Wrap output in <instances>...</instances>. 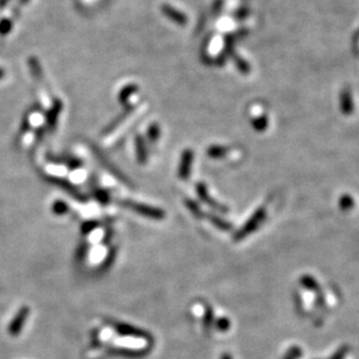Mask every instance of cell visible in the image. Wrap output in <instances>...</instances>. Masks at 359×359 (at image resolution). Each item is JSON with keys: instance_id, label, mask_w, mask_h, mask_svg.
Returning <instances> with one entry per match:
<instances>
[{"instance_id": "6da1fadb", "label": "cell", "mask_w": 359, "mask_h": 359, "mask_svg": "<svg viewBox=\"0 0 359 359\" xmlns=\"http://www.w3.org/2000/svg\"><path fill=\"white\" fill-rule=\"evenodd\" d=\"M120 205L124 206V207H127L129 209H132V211L141 214V215L151 217V219H162V217H164L163 211H160V209H158V208L150 207V206L134 203V201H130V200L120 201Z\"/></svg>"}, {"instance_id": "52a82bcc", "label": "cell", "mask_w": 359, "mask_h": 359, "mask_svg": "<svg viewBox=\"0 0 359 359\" xmlns=\"http://www.w3.org/2000/svg\"><path fill=\"white\" fill-rule=\"evenodd\" d=\"M62 108H63L62 102H60V100H55L54 105H52V108L47 114V124L50 130H52V128H55L56 122H57V118L60 111H62Z\"/></svg>"}, {"instance_id": "3957f363", "label": "cell", "mask_w": 359, "mask_h": 359, "mask_svg": "<svg viewBox=\"0 0 359 359\" xmlns=\"http://www.w3.org/2000/svg\"><path fill=\"white\" fill-rule=\"evenodd\" d=\"M113 329L115 330L118 335H121V336H126V337H143L147 338L148 335L142 332V330L136 329L134 327L126 324V323H119V322H114V323H112Z\"/></svg>"}, {"instance_id": "2e32d148", "label": "cell", "mask_w": 359, "mask_h": 359, "mask_svg": "<svg viewBox=\"0 0 359 359\" xmlns=\"http://www.w3.org/2000/svg\"><path fill=\"white\" fill-rule=\"evenodd\" d=\"M228 152V149L224 147H209L207 150V154L209 157H212V158H222V157L225 156V154Z\"/></svg>"}, {"instance_id": "30bf717a", "label": "cell", "mask_w": 359, "mask_h": 359, "mask_svg": "<svg viewBox=\"0 0 359 359\" xmlns=\"http://www.w3.org/2000/svg\"><path fill=\"white\" fill-rule=\"evenodd\" d=\"M341 110L344 114H351L353 110L352 98L349 93V91H343L341 93Z\"/></svg>"}, {"instance_id": "603a6c76", "label": "cell", "mask_w": 359, "mask_h": 359, "mask_svg": "<svg viewBox=\"0 0 359 359\" xmlns=\"http://www.w3.org/2000/svg\"><path fill=\"white\" fill-rule=\"evenodd\" d=\"M5 77V71L3 70V69H0V79H3Z\"/></svg>"}, {"instance_id": "ffe728a7", "label": "cell", "mask_w": 359, "mask_h": 359, "mask_svg": "<svg viewBox=\"0 0 359 359\" xmlns=\"http://www.w3.org/2000/svg\"><path fill=\"white\" fill-rule=\"evenodd\" d=\"M12 29V22L9 19H4L0 21V34L6 35L9 34Z\"/></svg>"}, {"instance_id": "8fae6325", "label": "cell", "mask_w": 359, "mask_h": 359, "mask_svg": "<svg viewBox=\"0 0 359 359\" xmlns=\"http://www.w3.org/2000/svg\"><path fill=\"white\" fill-rule=\"evenodd\" d=\"M88 250H90V244L85 241L82 242V243L78 245V248L76 250V253H75V259L78 264H82L83 262L86 259Z\"/></svg>"}, {"instance_id": "7a4b0ae2", "label": "cell", "mask_w": 359, "mask_h": 359, "mask_svg": "<svg viewBox=\"0 0 359 359\" xmlns=\"http://www.w3.org/2000/svg\"><path fill=\"white\" fill-rule=\"evenodd\" d=\"M29 314H30V308L28 307V306H22V307L18 310V313L15 314V316L13 317V320L11 321L9 327V333L11 336L13 337L19 336L23 328V325L26 323V321L28 320Z\"/></svg>"}, {"instance_id": "5b68a950", "label": "cell", "mask_w": 359, "mask_h": 359, "mask_svg": "<svg viewBox=\"0 0 359 359\" xmlns=\"http://www.w3.org/2000/svg\"><path fill=\"white\" fill-rule=\"evenodd\" d=\"M162 12L164 15H167L169 19L178 23V25H185L187 22L186 15L181 13L178 10L173 9L170 5H162Z\"/></svg>"}, {"instance_id": "ac0fdd59", "label": "cell", "mask_w": 359, "mask_h": 359, "mask_svg": "<svg viewBox=\"0 0 359 359\" xmlns=\"http://www.w3.org/2000/svg\"><path fill=\"white\" fill-rule=\"evenodd\" d=\"M94 195L96 198V200H98L102 205H107L111 201V195L108 194L106 191H104V189H96L94 192Z\"/></svg>"}, {"instance_id": "9a60e30c", "label": "cell", "mask_w": 359, "mask_h": 359, "mask_svg": "<svg viewBox=\"0 0 359 359\" xmlns=\"http://www.w3.org/2000/svg\"><path fill=\"white\" fill-rule=\"evenodd\" d=\"M99 227V222L95 220H91V221H85V222H83L80 224V234L82 235H88V234H91L92 232L94 231Z\"/></svg>"}, {"instance_id": "277c9868", "label": "cell", "mask_w": 359, "mask_h": 359, "mask_svg": "<svg viewBox=\"0 0 359 359\" xmlns=\"http://www.w3.org/2000/svg\"><path fill=\"white\" fill-rule=\"evenodd\" d=\"M49 181L52 184L57 185V186L60 187L62 189H64V191H66L67 193H69V195L74 197L75 199H77L79 201H85L86 200V198L84 197L83 194H80V192L78 191V189L76 188L75 186H72L70 183H68L67 180L55 178V177H54V178H49Z\"/></svg>"}, {"instance_id": "d6986e66", "label": "cell", "mask_w": 359, "mask_h": 359, "mask_svg": "<svg viewBox=\"0 0 359 359\" xmlns=\"http://www.w3.org/2000/svg\"><path fill=\"white\" fill-rule=\"evenodd\" d=\"M268 124H269V121L266 120V118H259V119H255L252 121L253 128H255L256 130H259V132L264 130Z\"/></svg>"}, {"instance_id": "9c48e42d", "label": "cell", "mask_w": 359, "mask_h": 359, "mask_svg": "<svg viewBox=\"0 0 359 359\" xmlns=\"http://www.w3.org/2000/svg\"><path fill=\"white\" fill-rule=\"evenodd\" d=\"M136 154H137V159L141 164L146 163L148 159V152L146 149V143H144V140L141 136L136 137Z\"/></svg>"}, {"instance_id": "ba28073f", "label": "cell", "mask_w": 359, "mask_h": 359, "mask_svg": "<svg viewBox=\"0 0 359 359\" xmlns=\"http://www.w3.org/2000/svg\"><path fill=\"white\" fill-rule=\"evenodd\" d=\"M116 252H118V250H116L115 247H112L110 249V251H108L106 257H105V259L103 260V263L99 265V268H98V272L99 273H105V272H107L108 270H110L112 264L114 263V260H115Z\"/></svg>"}, {"instance_id": "8992f818", "label": "cell", "mask_w": 359, "mask_h": 359, "mask_svg": "<svg viewBox=\"0 0 359 359\" xmlns=\"http://www.w3.org/2000/svg\"><path fill=\"white\" fill-rule=\"evenodd\" d=\"M193 160V152L191 150H185L181 156V162L179 167V177L181 179H186L191 170V164Z\"/></svg>"}, {"instance_id": "7c38bea8", "label": "cell", "mask_w": 359, "mask_h": 359, "mask_svg": "<svg viewBox=\"0 0 359 359\" xmlns=\"http://www.w3.org/2000/svg\"><path fill=\"white\" fill-rule=\"evenodd\" d=\"M137 90H139V87H137V85H135V84H130V85H127L126 87H123L118 96L119 102L121 104H126L128 102V99L130 98L133 94L136 93Z\"/></svg>"}, {"instance_id": "5bb4252c", "label": "cell", "mask_w": 359, "mask_h": 359, "mask_svg": "<svg viewBox=\"0 0 359 359\" xmlns=\"http://www.w3.org/2000/svg\"><path fill=\"white\" fill-rule=\"evenodd\" d=\"M69 211V206L63 200H56L51 206V212L55 215H64Z\"/></svg>"}, {"instance_id": "7402d4cb", "label": "cell", "mask_w": 359, "mask_h": 359, "mask_svg": "<svg viewBox=\"0 0 359 359\" xmlns=\"http://www.w3.org/2000/svg\"><path fill=\"white\" fill-rule=\"evenodd\" d=\"M112 236H113V229H107V232H106V234H105V237L103 240V243L104 244L110 243Z\"/></svg>"}, {"instance_id": "44dd1931", "label": "cell", "mask_w": 359, "mask_h": 359, "mask_svg": "<svg viewBox=\"0 0 359 359\" xmlns=\"http://www.w3.org/2000/svg\"><path fill=\"white\" fill-rule=\"evenodd\" d=\"M234 59H235L236 67L239 68L242 72H244V74H248V72L250 71V67L248 66V64L245 63L244 60L242 59L241 57H237V56H234Z\"/></svg>"}, {"instance_id": "e0dca14e", "label": "cell", "mask_w": 359, "mask_h": 359, "mask_svg": "<svg viewBox=\"0 0 359 359\" xmlns=\"http://www.w3.org/2000/svg\"><path fill=\"white\" fill-rule=\"evenodd\" d=\"M160 135V128L157 123L150 124V127L148 129V139L150 142H157Z\"/></svg>"}, {"instance_id": "4fadbf2b", "label": "cell", "mask_w": 359, "mask_h": 359, "mask_svg": "<svg viewBox=\"0 0 359 359\" xmlns=\"http://www.w3.org/2000/svg\"><path fill=\"white\" fill-rule=\"evenodd\" d=\"M110 352L112 354H116V356H122V357H139L141 351L137 350H130V349H121V348H111Z\"/></svg>"}]
</instances>
